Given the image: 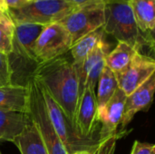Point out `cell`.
I'll use <instances>...</instances> for the list:
<instances>
[{
  "mask_svg": "<svg viewBox=\"0 0 155 154\" xmlns=\"http://www.w3.org/2000/svg\"><path fill=\"white\" fill-rule=\"evenodd\" d=\"M0 11L3 13L7 14V8L5 6V0H0Z\"/></svg>",
  "mask_w": 155,
  "mask_h": 154,
  "instance_id": "cell-26",
  "label": "cell"
},
{
  "mask_svg": "<svg viewBox=\"0 0 155 154\" xmlns=\"http://www.w3.org/2000/svg\"><path fill=\"white\" fill-rule=\"evenodd\" d=\"M137 52L140 51L135 46L124 42H118L115 48L107 54L105 57V66L114 74H117L130 64Z\"/></svg>",
  "mask_w": 155,
  "mask_h": 154,
  "instance_id": "cell-17",
  "label": "cell"
},
{
  "mask_svg": "<svg viewBox=\"0 0 155 154\" xmlns=\"http://www.w3.org/2000/svg\"><path fill=\"white\" fill-rule=\"evenodd\" d=\"M69 2H71L73 5H80L83 4H86V3H93V2H100V3H104V4H107L113 0H68Z\"/></svg>",
  "mask_w": 155,
  "mask_h": 154,
  "instance_id": "cell-25",
  "label": "cell"
},
{
  "mask_svg": "<svg viewBox=\"0 0 155 154\" xmlns=\"http://www.w3.org/2000/svg\"><path fill=\"white\" fill-rule=\"evenodd\" d=\"M118 88L116 74L108 67H104L97 83V109L102 108L112 98Z\"/></svg>",
  "mask_w": 155,
  "mask_h": 154,
  "instance_id": "cell-19",
  "label": "cell"
},
{
  "mask_svg": "<svg viewBox=\"0 0 155 154\" xmlns=\"http://www.w3.org/2000/svg\"><path fill=\"white\" fill-rule=\"evenodd\" d=\"M93 151H94V149L91 150V151H81V152H74V153L71 154H92L93 153Z\"/></svg>",
  "mask_w": 155,
  "mask_h": 154,
  "instance_id": "cell-27",
  "label": "cell"
},
{
  "mask_svg": "<svg viewBox=\"0 0 155 154\" xmlns=\"http://www.w3.org/2000/svg\"><path fill=\"white\" fill-rule=\"evenodd\" d=\"M126 94L118 87L104 106L97 109V121L101 123L98 140H103L116 133L121 123Z\"/></svg>",
  "mask_w": 155,
  "mask_h": 154,
  "instance_id": "cell-10",
  "label": "cell"
},
{
  "mask_svg": "<svg viewBox=\"0 0 155 154\" xmlns=\"http://www.w3.org/2000/svg\"><path fill=\"white\" fill-rule=\"evenodd\" d=\"M15 25V24H14ZM45 25L35 24H16L14 28L13 51L11 54L28 62H35L34 48ZM10 55V54H9Z\"/></svg>",
  "mask_w": 155,
  "mask_h": 154,
  "instance_id": "cell-12",
  "label": "cell"
},
{
  "mask_svg": "<svg viewBox=\"0 0 155 154\" xmlns=\"http://www.w3.org/2000/svg\"><path fill=\"white\" fill-rule=\"evenodd\" d=\"M15 25L9 16L0 21V54L9 55L13 51V35Z\"/></svg>",
  "mask_w": 155,
  "mask_h": 154,
  "instance_id": "cell-20",
  "label": "cell"
},
{
  "mask_svg": "<svg viewBox=\"0 0 155 154\" xmlns=\"http://www.w3.org/2000/svg\"><path fill=\"white\" fill-rule=\"evenodd\" d=\"M26 86L29 94L28 114L32 123L37 128L48 154H68L50 122L40 84L30 75Z\"/></svg>",
  "mask_w": 155,
  "mask_h": 154,
  "instance_id": "cell-4",
  "label": "cell"
},
{
  "mask_svg": "<svg viewBox=\"0 0 155 154\" xmlns=\"http://www.w3.org/2000/svg\"><path fill=\"white\" fill-rule=\"evenodd\" d=\"M40 87L43 93V97L50 122L60 140L62 141L64 148L66 149L67 153L71 154L76 152L91 151L94 149L98 143V138L86 139L80 136L75 130L74 123L71 122L60 105L49 95V93L41 86V84Z\"/></svg>",
  "mask_w": 155,
  "mask_h": 154,
  "instance_id": "cell-5",
  "label": "cell"
},
{
  "mask_svg": "<svg viewBox=\"0 0 155 154\" xmlns=\"http://www.w3.org/2000/svg\"><path fill=\"white\" fill-rule=\"evenodd\" d=\"M74 125L80 136L86 139H96L98 127L96 92L85 87L79 95L75 109Z\"/></svg>",
  "mask_w": 155,
  "mask_h": 154,
  "instance_id": "cell-9",
  "label": "cell"
},
{
  "mask_svg": "<svg viewBox=\"0 0 155 154\" xmlns=\"http://www.w3.org/2000/svg\"><path fill=\"white\" fill-rule=\"evenodd\" d=\"M30 1H31V0H30Z\"/></svg>",
  "mask_w": 155,
  "mask_h": 154,
  "instance_id": "cell-32",
  "label": "cell"
},
{
  "mask_svg": "<svg viewBox=\"0 0 155 154\" xmlns=\"http://www.w3.org/2000/svg\"><path fill=\"white\" fill-rule=\"evenodd\" d=\"M104 33L118 42L130 44L139 49L143 45L153 46V34H144L138 28L127 1L113 0L104 6Z\"/></svg>",
  "mask_w": 155,
  "mask_h": 154,
  "instance_id": "cell-2",
  "label": "cell"
},
{
  "mask_svg": "<svg viewBox=\"0 0 155 154\" xmlns=\"http://www.w3.org/2000/svg\"><path fill=\"white\" fill-rule=\"evenodd\" d=\"M30 0H5V6L8 9H15L23 6L26 3H28Z\"/></svg>",
  "mask_w": 155,
  "mask_h": 154,
  "instance_id": "cell-24",
  "label": "cell"
},
{
  "mask_svg": "<svg viewBox=\"0 0 155 154\" xmlns=\"http://www.w3.org/2000/svg\"><path fill=\"white\" fill-rule=\"evenodd\" d=\"M5 16H8V15H5V16H0V21L4 18V17H5Z\"/></svg>",
  "mask_w": 155,
  "mask_h": 154,
  "instance_id": "cell-29",
  "label": "cell"
},
{
  "mask_svg": "<svg viewBox=\"0 0 155 154\" xmlns=\"http://www.w3.org/2000/svg\"><path fill=\"white\" fill-rule=\"evenodd\" d=\"M75 7L68 0H31L21 7L8 9L7 15L16 24L48 25L58 23Z\"/></svg>",
  "mask_w": 155,
  "mask_h": 154,
  "instance_id": "cell-3",
  "label": "cell"
},
{
  "mask_svg": "<svg viewBox=\"0 0 155 154\" xmlns=\"http://www.w3.org/2000/svg\"><path fill=\"white\" fill-rule=\"evenodd\" d=\"M131 154H155V145L135 141L133 145Z\"/></svg>",
  "mask_w": 155,
  "mask_h": 154,
  "instance_id": "cell-23",
  "label": "cell"
},
{
  "mask_svg": "<svg viewBox=\"0 0 155 154\" xmlns=\"http://www.w3.org/2000/svg\"><path fill=\"white\" fill-rule=\"evenodd\" d=\"M118 1H128V0H118Z\"/></svg>",
  "mask_w": 155,
  "mask_h": 154,
  "instance_id": "cell-30",
  "label": "cell"
},
{
  "mask_svg": "<svg viewBox=\"0 0 155 154\" xmlns=\"http://www.w3.org/2000/svg\"><path fill=\"white\" fill-rule=\"evenodd\" d=\"M155 73V61L153 57L137 52L130 64L115 74L118 87L128 96Z\"/></svg>",
  "mask_w": 155,
  "mask_h": 154,
  "instance_id": "cell-8",
  "label": "cell"
},
{
  "mask_svg": "<svg viewBox=\"0 0 155 154\" xmlns=\"http://www.w3.org/2000/svg\"><path fill=\"white\" fill-rule=\"evenodd\" d=\"M13 67L8 55L0 54V87L12 84Z\"/></svg>",
  "mask_w": 155,
  "mask_h": 154,
  "instance_id": "cell-22",
  "label": "cell"
},
{
  "mask_svg": "<svg viewBox=\"0 0 155 154\" xmlns=\"http://www.w3.org/2000/svg\"><path fill=\"white\" fill-rule=\"evenodd\" d=\"M104 32L103 28H100L82 37L72 45L69 52L72 54L73 64L74 66L80 65L84 61L98 43L104 39Z\"/></svg>",
  "mask_w": 155,
  "mask_h": 154,
  "instance_id": "cell-18",
  "label": "cell"
},
{
  "mask_svg": "<svg viewBox=\"0 0 155 154\" xmlns=\"http://www.w3.org/2000/svg\"><path fill=\"white\" fill-rule=\"evenodd\" d=\"M105 4L100 2L76 5L58 23L69 33L74 44L82 37L103 27Z\"/></svg>",
  "mask_w": 155,
  "mask_h": 154,
  "instance_id": "cell-6",
  "label": "cell"
},
{
  "mask_svg": "<svg viewBox=\"0 0 155 154\" xmlns=\"http://www.w3.org/2000/svg\"><path fill=\"white\" fill-rule=\"evenodd\" d=\"M0 154H2V152H1V151H0Z\"/></svg>",
  "mask_w": 155,
  "mask_h": 154,
  "instance_id": "cell-31",
  "label": "cell"
},
{
  "mask_svg": "<svg viewBox=\"0 0 155 154\" xmlns=\"http://www.w3.org/2000/svg\"><path fill=\"white\" fill-rule=\"evenodd\" d=\"M72 39L66 29L59 23L45 25L34 48L36 64L47 62L64 55L72 47Z\"/></svg>",
  "mask_w": 155,
  "mask_h": 154,
  "instance_id": "cell-7",
  "label": "cell"
},
{
  "mask_svg": "<svg viewBox=\"0 0 155 154\" xmlns=\"http://www.w3.org/2000/svg\"><path fill=\"white\" fill-rule=\"evenodd\" d=\"M127 2L140 31L153 34L155 27L154 0H128Z\"/></svg>",
  "mask_w": 155,
  "mask_h": 154,
  "instance_id": "cell-15",
  "label": "cell"
},
{
  "mask_svg": "<svg viewBox=\"0 0 155 154\" xmlns=\"http://www.w3.org/2000/svg\"><path fill=\"white\" fill-rule=\"evenodd\" d=\"M5 15H8L7 14H5V13H3V12H1L0 11V16H5Z\"/></svg>",
  "mask_w": 155,
  "mask_h": 154,
  "instance_id": "cell-28",
  "label": "cell"
},
{
  "mask_svg": "<svg viewBox=\"0 0 155 154\" xmlns=\"http://www.w3.org/2000/svg\"><path fill=\"white\" fill-rule=\"evenodd\" d=\"M13 143L21 154H48L37 128L32 122L15 138Z\"/></svg>",
  "mask_w": 155,
  "mask_h": 154,
  "instance_id": "cell-16",
  "label": "cell"
},
{
  "mask_svg": "<svg viewBox=\"0 0 155 154\" xmlns=\"http://www.w3.org/2000/svg\"><path fill=\"white\" fill-rule=\"evenodd\" d=\"M31 75L60 105L74 123L79 99V80L73 61L61 55L37 64Z\"/></svg>",
  "mask_w": 155,
  "mask_h": 154,
  "instance_id": "cell-1",
  "label": "cell"
},
{
  "mask_svg": "<svg viewBox=\"0 0 155 154\" xmlns=\"http://www.w3.org/2000/svg\"><path fill=\"white\" fill-rule=\"evenodd\" d=\"M127 131H119L103 140H99L92 154H114L117 141L126 134Z\"/></svg>",
  "mask_w": 155,
  "mask_h": 154,
  "instance_id": "cell-21",
  "label": "cell"
},
{
  "mask_svg": "<svg viewBox=\"0 0 155 154\" xmlns=\"http://www.w3.org/2000/svg\"><path fill=\"white\" fill-rule=\"evenodd\" d=\"M29 94L27 86L8 84L0 87V111L28 113Z\"/></svg>",
  "mask_w": 155,
  "mask_h": 154,
  "instance_id": "cell-13",
  "label": "cell"
},
{
  "mask_svg": "<svg viewBox=\"0 0 155 154\" xmlns=\"http://www.w3.org/2000/svg\"><path fill=\"white\" fill-rule=\"evenodd\" d=\"M155 91V74L152 75L144 84L126 96L123 117L121 121V130L124 131L133 121L137 113L145 110L152 103Z\"/></svg>",
  "mask_w": 155,
  "mask_h": 154,
  "instance_id": "cell-11",
  "label": "cell"
},
{
  "mask_svg": "<svg viewBox=\"0 0 155 154\" xmlns=\"http://www.w3.org/2000/svg\"><path fill=\"white\" fill-rule=\"evenodd\" d=\"M28 113L0 111V142H11L31 123Z\"/></svg>",
  "mask_w": 155,
  "mask_h": 154,
  "instance_id": "cell-14",
  "label": "cell"
}]
</instances>
